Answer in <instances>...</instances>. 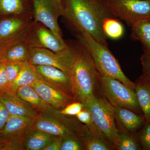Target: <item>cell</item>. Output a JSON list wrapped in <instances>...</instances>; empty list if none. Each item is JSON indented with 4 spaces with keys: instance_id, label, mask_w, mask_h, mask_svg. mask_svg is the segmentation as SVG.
Here are the masks:
<instances>
[{
    "instance_id": "1",
    "label": "cell",
    "mask_w": 150,
    "mask_h": 150,
    "mask_svg": "<svg viewBox=\"0 0 150 150\" xmlns=\"http://www.w3.org/2000/svg\"><path fill=\"white\" fill-rule=\"evenodd\" d=\"M64 6V16L79 33H86L108 47L103 23L105 19L116 18L106 5L95 0H65Z\"/></svg>"
},
{
    "instance_id": "2",
    "label": "cell",
    "mask_w": 150,
    "mask_h": 150,
    "mask_svg": "<svg viewBox=\"0 0 150 150\" xmlns=\"http://www.w3.org/2000/svg\"><path fill=\"white\" fill-rule=\"evenodd\" d=\"M69 76L72 84L74 101L83 103L98 93L101 76L89 52L81 43Z\"/></svg>"
},
{
    "instance_id": "3",
    "label": "cell",
    "mask_w": 150,
    "mask_h": 150,
    "mask_svg": "<svg viewBox=\"0 0 150 150\" xmlns=\"http://www.w3.org/2000/svg\"><path fill=\"white\" fill-rule=\"evenodd\" d=\"M77 37L89 52L100 76L116 79L129 88L135 89V83L124 74L118 60L108 47L98 43L86 33H79Z\"/></svg>"
},
{
    "instance_id": "4",
    "label": "cell",
    "mask_w": 150,
    "mask_h": 150,
    "mask_svg": "<svg viewBox=\"0 0 150 150\" xmlns=\"http://www.w3.org/2000/svg\"><path fill=\"white\" fill-rule=\"evenodd\" d=\"M30 128L62 138L76 136L82 139L90 134L86 126L76 116L62 115L54 109L39 113Z\"/></svg>"
},
{
    "instance_id": "5",
    "label": "cell",
    "mask_w": 150,
    "mask_h": 150,
    "mask_svg": "<svg viewBox=\"0 0 150 150\" xmlns=\"http://www.w3.org/2000/svg\"><path fill=\"white\" fill-rule=\"evenodd\" d=\"M83 103L90 112L97 128L107 142L117 149L119 131L115 123L113 105L103 96L98 93L90 96Z\"/></svg>"
},
{
    "instance_id": "6",
    "label": "cell",
    "mask_w": 150,
    "mask_h": 150,
    "mask_svg": "<svg viewBox=\"0 0 150 150\" xmlns=\"http://www.w3.org/2000/svg\"><path fill=\"white\" fill-rule=\"evenodd\" d=\"M100 88L103 96L114 107L120 106L142 113L135 90L129 88L120 81L101 76Z\"/></svg>"
},
{
    "instance_id": "7",
    "label": "cell",
    "mask_w": 150,
    "mask_h": 150,
    "mask_svg": "<svg viewBox=\"0 0 150 150\" xmlns=\"http://www.w3.org/2000/svg\"><path fill=\"white\" fill-rule=\"evenodd\" d=\"M79 49L68 46L63 51L56 53L41 47H31L28 62L34 66L47 65L55 67L69 75Z\"/></svg>"
},
{
    "instance_id": "8",
    "label": "cell",
    "mask_w": 150,
    "mask_h": 150,
    "mask_svg": "<svg viewBox=\"0 0 150 150\" xmlns=\"http://www.w3.org/2000/svg\"><path fill=\"white\" fill-rule=\"evenodd\" d=\"M106 5L116 18L130 27L138 22L150 20V0H110Z\"/></svg>"
},
{
    "instance_id": "9",
    "label": "cell",
    "mask_w": 150,
    "mask_h": 150,
    "mask_svg": "<svg viewBox=\"0 0 150 150\" xmlns=\"http://www.w3.org/2000/svg\"><path fill=\"white\" fill-rule=\"evenodd\" d=\"M34 16L39 22L57 35H61L58 21L64 15L62 0H33Z\"/></svg>"
},
{
    "instance_id": "10",
    "label": "cell",
    "mask_w": 150,
    "mask_h": 150,
    "mask_svg": "<svg viewBox=\"0 0 150 150\" xmlns=\"http://www.w3.org/2000/svg\"><path fill=\"white\" fill-rule=\"evenodd\" d=\"M35 66L38 74V79L71 97L74 99L72 84L68 74L52 66Z\"/></svg>"
},
{
    "instance_id": "11",
    "label": "cell",
    "mask_w": 150,
    "mask_h": 150,
    "mask_svg": "<svg viewBox=\"0 0 150 150\" xmlns=\"http://www.w3.org/2000/svg\"><path fill=\"white\" fill-rule=\"evenodd\" d=\"M46 104L55 110H59L74 102V98L53 87L37 79L31 84Z\"/></svg>"
},
{
    "instance_id": "12",
    "label": "cell",
    "mask_w": 150,
    "mask_h": 150,
    "mask_svg": "<svg viewBox=\"0 0 150 150\" xmlns=\"http://www.w3.org/2000/svg\"><path fill=\"white\" fill-rule=\"evenodd\" d=\"M26 27V20L18 16L0 18V44L23 40Z\"/></svg>"
},
{
    "instance_id": "13",
    "label": "cell",
    "mask_w": 150,
    "mask_h": 150,
    "mask_svg": "<svg viewBox=\"0 0 150 150\" xmlns=\"http://www.w3.org/2000/svg\"><path fill=\"white\" fill-rule=\"evenodd\" d=\"M0 101L5 106L10 115L34 118L40 113L16 93L8 90L0 93Z\"/></svg>"
},
{
    "instance_id": "14",
    "label": "cell",
    "mask_w": 150,
    "mask_h": 150,
    "mask_svg": "<svg viewBox=\"0 0 150 150\" xmlns=\"http://www.w3.org/2000/svg\"><path fill=\"white\" fill-rule=\"evenodd\" d=\"M36 117L29 118L10 115L0 134V140L24 138L25 133L32 126Z\"/></svg>"
},
{
    "instance_id": "15",
    "label": "cell",
    "mask_w": 150,
    "mask_h": 150,
    "mask_svg": "<svg viewBox=\"0 0 150 150\" xmlns=\"http://www.w3.org/2000/svg\"><path fill=\"white\" fill-rule=\"evenodd\" d=\"M114 111L115 120L119 126L129 134L137 132L146 122L144 116L138 115L136 112L128 108L115 106Z\"/></svg>"
},
{
    "instance_id": "16",
    "label": "cell",
    "mask_w": 150,
    "mask_h": 150,
    "mask_svg": "<svg viewBox=\"0 0 150 150\" xmlns=\"http://www.w3.org/2000/svg\"><path fill=\"white\" fill-rule=\"evenodd\" d=\"M35 37L37 44L35 47L46 48L56 53L63 51L68 46L61 35H57L46 28H38Z\"/></svg>"
},
{
    "instance_id": "17",
    "label": "cell",
    "mask_w": 150,
    "mask_h": 150,
    "mask_svg": "<svg viewBox=\"0 0 150 150\" xmlns=\"http://www.w3.org/2000/svg\"><path fill=\"white\" fill-rule=\"evenodd\" d=\"M137 100L145 120L150 123V80L141 76L135 83Z\"/></svg>"
},
{
    "instance_id": "18",
    "label": "cell",
    "mask_w": 150,
    "mask_h": 150,
    "mask_svg": "<svg viewBox=\"0 0 150 150\" xmlns=\"http://www.w3.org/2000/svg\"><path fill=\"white\" fill-rule=\"evenodd\" d=\"M56 137L40 130L30 128L25 135L23 150H43Z\"/></svg>"
},
{
    "instance_id": "19",
    "label": "cell",
    "mask_w": 150,
    "mask_h": 150,
    "mask_svg": "<svg viewBox=\"0 0 150 150\" xmlns=\"http://www.w3.org/2000/svg\"><path fill=\"white\" fill-rule=\"evenodd\" d=\"M16 93L20 98L40 113L47 112L53 109L43 101L31 86H23L19 88Z\"/></svg>"
},
{
    "instance_id": "20",
    "label": "cell",
    "mask_w": 150,
    "mask_h": 150,
    "mask_svg": "<svg viewBox=\"0 0 150 150\" xmlns=\"http://www.w3.org/2000/svg\"><path fill=\"white\" fill-rule=\"evenodd\" d=\"M31 47L29 41L22 40L9 48L0 60L5 64L23 63L28 62L30 49Z\"/></svg>"
},
{
    "instance_id": "21",
    "label": "cell",
    "mask_w": 150,
    "mask_h": 150,
    "mask_svg": "<svg viewBox=\"0 0 150 150\" xmlns=\"http://www.w3.org/2000/svg\"><path fill=\"white\" fill-rule=\"evenodd\" d=\"M37 79L38 74L35 66L29 62H25L18 76L8 91L16 93L19 88L23 86L31 85Z\"/></svg>"
},
{
    "instance_id": "22",
    "label": "cell",
    "mask_w": 150,
    "mask_h": 150,
    "mask_svg": "<svg viewBox=\"0 0 150 150\" xmlns=\"http://www.w3.org/2000/svg\"><path fill=\"white\" fill-rule=\"evenodd\" d=\"M131 27L130 38L142 43L144 53L150 52V20L138 22Z\"/></svg>"
},
{
    "instance_id": "23",
    "label": "cell",
    "mask_w": 150,
    "mask_h": 150,
    "mask_svg": "<svg viewBox=\"0 0 150 150\" xmlns=\"http://www.w3.org/2000/svg\"><path fill=\"white\" fill-rule=\"evenodd\" d=\"M102 27L107 38L116 40L121 38L124 35V27L117 18L105 19L103 23Z\"/></svg>"
},
{
    "instance_id": "24",
    "label": "cell",
    "mask_w": 150,
    "mask_h": 150,
    "mask_svg": "<svg viewBox=\"0 0 150 150\" xmlns=\"http://www.w3.org/2000/svg\"><path fill=\"white\" fill-rule=\"evenodd\" d=\"M24 10L22 0H0V18L18 16Z\"/></svg>"
},
{
    "instance_id": "25",
    "label": "cell",
    "mask_w": 150,
    "mask_h": 150,
    "mask_svg": "<svg viewBox=\"0 0 150 150\" xmlns=\"http://www.w3.org/2000/svg\"><path fill=\"white\" fill-rule=\"evenodd\" d=\"M83 142L86 150H111L115 149L114 147L102 137L89 135L83 138Z\"/></svg>"
},
{
    "instance_id": "26",
    "label": "cell",
    "mask_w": 150,
    "mask_h": 150,
    "mask_svg": "<svg viewBox=\"0 0 150 150\" xmlns=\"http://www.w3.org/2000/svg\"><path fill=\"white\" fill-rule=\"evenodd\" d=\"M118 150H142L137 138L131 134L123 131H119Z\"/></svg>"
},
{
    "instance_id": "27",
    "label": "cell",
    "mask_w": 150,
    "mask_h": 150,
    "mask_svg": "<svg viewBox=\"0 0 150 150\" xmlns=\"http://www.w3.org/2000/svg\"><path fill=\"white\" fill-rule=\"evenodd\" d=\"M76 117L81 123L87 127L91 135L105 138L95 125L90 112L84 107L80 112L76 115Z\"/></svg>"
},
{
    "instance_id": "28",
    "label": "cell",
    "mask_w": 150,
    "mask_h": 150,
    "mask_svg": "<svg viewBox=\"0 0 150 150\" xmlns=\"http://www.w3.org/2000/svg\"><path fill=\"white\" fill-rule=\"evenodd\" d=\"M86 150L82 139L76 136L63 138L61 150Z\"/></svg>"
},
{
    "instance_id": "29",
    "label": "cell",
    "mask_w": 150,
    "mask_h": 150,
    "mask_svg": "<svg viewBox=\"0 0 150 150\" xmlns=\"http://www.w3.org/2000/svg\"><path fill=\"white\" fill-rule=\"evenodd\" d=\"M136 137L142 149L150 150V123L145 122Z\"/></svg>"
},
{
    "instance_id": "30",
    "label": "cell",
    "mask_w": 150,
    "mask_h": 150,
    "mask_svg": "<svg viewBox=\"0 0 150 150\" xmlns=\"http://www.w3.org/2000/svg\"><path fill=\"white\" fill-rule=\"evenodd\" d=\"M23 63H6V71L8 89L18 76L23 66Z\"/></svg>"
},
{
    "instance_id": "31",
    "label": "cell",
    "mask_w": 150,
    "mask_h": 150,
    "mask_svg": "<svg viewBox=\"0 0 150 150\" xmlns=\"http://www.w3.org/2000/svg\"><path fill=\"white\" fill-rule=\"evenodd\" d=\"M83 103L74 101L68 105L63 109L57 110L62 115L74 116L77 115L83 109Z\"/></svg>"
},
{
    "instance_id": "32",
    "label": "cell",
    "mask_w": 150,
    "mask_h": 150,
    "mask_svg": "<svg viewBox=\"0 0 150 150\" xmlns=\"http://www.w3.org/2000/svg\"><path fill=\"white\" fill-rule=\"evenodd\" d=\"M143 74L144 77L150 80V52L144 53L141 58Z\"/></svg>"
},
{
    "instance_id": "33",
    "label": "cell",
    "mask_w": 150,
    "mask_h": 150,
    "mask_svg": "<svg viewBox=\"0 0 150 150\" xmlns=\"http://www.w3.org/2000/svg\"><path fill=\"white\" fill-rule=\"evenodd\" d=\"M8 89L6 71V64L0 60V93Z\"/></svg>"
},
{
    "instance_id": "34",
    "label": "cell",
    "mask_w": 150,
    "mask_h": 150,
    "mask_svg": "<svg viewBox=\"0 0 150 150\" xmlns=\"http://www.w3.org/2000/svg\"><path fill=\"white\" fill-rule=\"evenodd\" d=\"M10 115L5 106L0 101V134L8 120Z\"/></svg>"
},
{
    "instance_id": "35",
    "label": "cell",
    "mask_w": 150,
    "mask_h": 150,
    "mask_svg": "<svg viewBox=\"0 0 150 150\" xmlns=\"http://www.w3.org/2000/svg\"><path fill=\"white\" fill-rule=\"evenodd\" d=\"M62 140V137H57L52 142L49 144L43 150H61Z\"/></svg>"
},
{
    "instance_id": "36",
    "label": "cell",
    "mask_w": 150,
    "mask_h": 150,
    "mask_svg": "<svg viewBox=\"0 0 150 150\" xmlns=\"http://www.w3.org/2000/svg\"><path fill=\"white\" fill-rule=\"evenodd\" d=\"M15 43H10L0 45V59L4 55V54L6 53V51Z\"/></svg>"
},
{
    "instance_id": "37",
    "label": "cell",
    "mask_w": 150,
    "mask_h": 150,
    "mask_svg": "<svg viewBox=\"0 0 150 150\" xmlns=\"http://www.w3.org/2000/svg\"><path fill=\"white\" fill-rule=\"evenodd\" d=\"M7 144L6 140H0V150H6Z\"/></svg>"
},
{
    "instance_id": "38",
    "label": "cell",
    "mask_w": 150,
    "mask_h": 150,
    "mask_svg": "<svg viewBox=\"0 0 150 150\" xmlns=\"http://www.w3.org/2000/svg\"><path fill=\"white\" fill-rule=\"evenodd\" d=\"M99 2L100 3H102V4H104L106 5L110 0H95Z\"/></svg>"
}]
</instances>
